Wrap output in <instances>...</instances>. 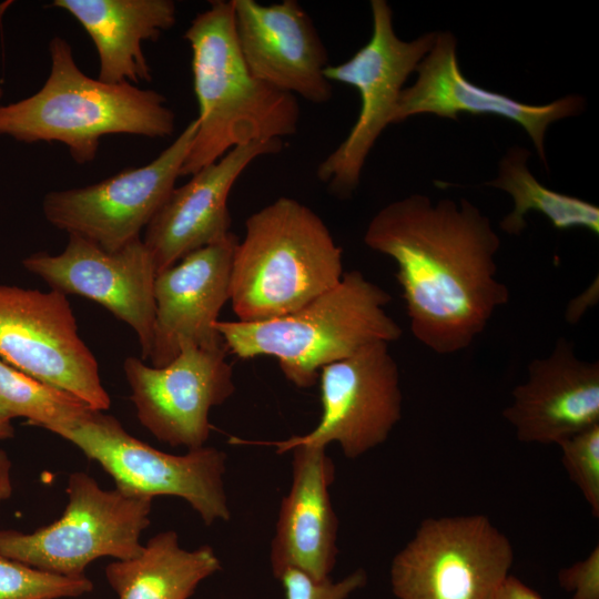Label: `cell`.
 Segmentation results:
<instances>
[{
  "mask_svg": "<svg viewBox=\"0 0 599 599\" xmlns=\"http://www.w3.org/2000/svg\"><path fill=\"white\" fill-rule=\"evenodd\" d=\"M364 243L395 262L412 333L436 354L469 347L509 301L497 278L500 238L466 199L393 201L372 217Z\"/></svg>",
  "mask_w": 599,
  "mask_h": 599,
  "instance_id": "cell-1",
  "label": "cell"
},
{
  "mask_svg": "<svg viewBox=\"0 0 599 599\" xmlns=\"http://www.w3.org/2000/svg\"><path fill=\"white\" fill-rule=\"evenodd\" d=\"M183 38L192 51L197 130L180 176L193 175L235 146L292 135L297 98L256 79L237 44L232 1L214 0Z\"/></svg>",
  "mask_w": 599,
  "mask_h": 599,
  "instance_id": "cell-2",
  "label": "cell"
},
{
  "mask_svg": "<svg viewBox=\"0 0 599 599\" xmlns=\"http://www.w3.org/2000/svg\"><path fill=\"white\" fill-rule=\"evenodd\" d=\"M50 72L34 94L0 105V135L26 143L61 142L78 164L92 162L108 134L172 135L175 114L160 92L129 82L110 84L83 73L70 43L49 42Z\"/></svg>",
  "mask_w": 599,
  "mask_h": 599,
  "instance_id": "cell-3",
  "label": "cell"
},
{
  "mask_svg": "<svg viewBox=\"0 0 599 599\" xmlns=\"http://www.w3.org/2000/svg\"><path fill=\"white\" fill-rule=\"evenodd\" d=\"M390 301L384 288L354 270L292 313L257 322L217 321L215 329L229 353L242 359L273 356L288 382L311 388L322 367L402 336L385 311Z\"/></svg>",
  "mask_w": 599,
  "mask_h": 599,
  "instance_id": "cell-4",
  "label": "cell"
},
{
  "mask_svg": "<svg viewBox=\"0 0 599 599\" xmlns=\"http://www.w3.org/2000/svg\"><path fill=\"white\" fill-rule=\"evenodd\" d=\"M343 274L342 248L323 220L282 196L245 221L232 262L230 301L237 321L275 318L332 288Z\"/></svg>",
  "mask_w": 599,
  "mask_h": 599,
  "instance_id": "cell-5",
  "label": "cell"
},
{
  "mask_svg": "<svg viewBox=\"0 0 599 599\" xmlns=\"http://www.w3.org/2000/svg\"><path fill=\"white\" fill-rule=\"evenodd\" d=\"M61 517L32 532L0 530V554L35 569L82 576L94 560L138 556L150 525L152 499L102 489L89 474L75 471L67 484Z\"/></svg>",
  "mask_w": 599,
  "mask_h": 599,
  "instance_id": "cell-6",
  "label": "cell"
},
{
  "mask_svg": "<svg viewBox=\"0 0 599 599\" xmlns=\"http://www.w3.org/2000/svg\"><path fill=\"white\" fill-rule=\"evenodd\" d=\"M54 434L97 461L125 495L180 497L207 526L231 518L223 450L203 446L184 455L167 454L130 435L114 416L95 409Z\"/></svg>",
  "mask_w": 599,
  "mask_h": 599,
  "instance_id": "cell-7",
  "label": "cell"
},
{
  "mask_svg": "<svg viewBox=\"0 0 599 599\" xmlns=\"http://www.w3.org/2000/svg\"><path fill=\"white\" fill-rule=\"evenodd\" d=\"M514 558L486 515L426 518L394 556L390 586L397 599H494Z\"/></svg>",
  "mask_w": 599,
  "mask_h": 599,
  "instance_id": "cell-8",
  "label": "cell"
},
{
  "mask_svg": "<svg viewBox=\"0 0 599 599\" xmlns=\"http://www.w3.org/2000/svg\"><path fill=\"white\" fill-rule=\"evenodd\" d=\"M373 31L368 42L347 61L326 67L325 78L352 85L361 97L357 120L345 140L321 162L316 176L339 199H349L376 140L393 118L404 84L434 44L436 32L412 41L397 37L385 0H372Z\"/></svg>",
  "mask_w": 599,
  "mask_h": 599,
  "instance_id": "cell-9",
  "label": "cell"
},
{
  "mask_svg": "<svg viewBox=\"0 0 599 599\" xmlns=\"http://www.w3.org/2000/svg\"><path fill=\"white\" fill-rule=\"evenodd\" d=\"M0 358L95 410L111 406L98 362L60 292L0 284Z\"/></svg>",
  "mask_w": 599,
  "mask_h": 599,
  "instance_id": "cell-10",
  "label": "cell"
},
{
  "mask_svg": "<svg viewBox=\"0 0 599 599\" xmlns=\"http://www.w3.org/2000/svg\"><path fill=\"white\" fill-rule=\"evenodd\" d=\"M318 380L322 415L309 433L278 441L231 443L274 446L277 454L337 443L347 458H357L383 444L402 417L399 369L386 342L322 367Z\"/></svg>",
  "mask_w": 599,
  "mask_h": 599,
  "instance_id": "cell-11",
  "label": "cell"
},
{
  "mask_svg": "<svg viewBox=\"0 0 599 599\" xmlns=\"http://www.w3.org/2000/svg\"><path fill=\"white\" fill-rule=\"evenodd\" d=\"M196 130L194 119L145 165L121 171L84 187L47 193L42 202L45 220L108 252L139 238L175 187Z\"/></svg>",
  "mask_w": 599,
  "mask_h": 599,
  "instance_id": "cell-12",
  "label": "cell"
},
{
  "mask_svg": "<svg viewBox=\"0 0 599 599\" xmlns=\"http://www.w3.org/2000/svg\"><path fill=\"white\" fill-rule=\"evenodd\" d=\"M227 353L226 346L184 344L171 363L159 368L126 357L123 370L140 424L171 447H203L211 433V409L235 390Z\"/></svg>",
  "mask_w": 599,
  "mask_h": 599,
  "instance_id": "cell-13",
  "label": "cell"
},
{
  "mask_svg": "<svg viewBox=\"0 0 599 599\" xmlns=\"http://www.w3.org/2000/svg\"><path fill=\"white\" fill-rule=\"evenodd\" d=\"M22 266L51 290L80 295L102 305L132 327L142 358H149L155 318L156 268L141 237L108 252L82 236L69 234L61 253L30 254L23 258Z\"/></svg>",
  "mask_w": 599,
  "mask_h": 599,
  "instance_id": "cell-14",
  "label": "cell"
},
{
  "mask_svg": "<svg viewBox=\"0 0 599 599\" xmlns=\"http://www.w3.org/2000/svg\"><path fill=\"white\" fill-rule=\"evenodd\" d=\"M231 1L236 41L250 72L308 102H328L333 91L324 75L327 50L301 4L295 0L272 4Z\"/></svg>",
  "mask_w": 599,
  "mask_h": 599,
  "instance_id": "cell-15",
  "label": "cell"
},
{
  "mask_svg": "<svg viewBox=\"0 0 599 599\" xmlns=\"http://www.w3.org/2000/svg\"><path fill=\"white\" fill-rule=\"evenodd\" d=\"M415 82L400 93L393 123L423 113L458 120L459 113L490 114L518 123L529 135L547 166L545 134L561 119L578 115L586 101L576 94L535 105L506 94L486 90L468 81L457 60V40L449 31L436 32L430 50L418 63Z\"/></svg>",
  "mask_w": 599,
  "mask_h": 599,
  "instance_id": "cell-16",
  "label": "cell"
},
{
  "mask_svg": "<svg viewBox=\"0 0 599 599\" xmlns=\"http://www.w3.org/2000/svg\"><path fill=\"white\" fill-rule=\"evenodd\" d=\"M234 233L196 250L160 272L154 281L155 318L149 359L153 367L171 363L184 344L226 346L215 323L230 301Z\"/></svg>",
  "mask_w": 599,
  "mask_h": 599,
  "instance_id": "cell-17",
  "label": "cell"
},
{
  "mask_svg": "<svg viewBox=\"0 0 599 599\" xmlns=\"http://www.w3.org/2000/svg\"><path fill=\"white\" fill-rule=\"evenodd\" d=\"M282 149L278 139L235 146L191 175L189 182L174 187L146 225L142 238L156 274L232 233L227 200L234 183L254 160Z\"/></svg>",
  "mask_w": 599,
  "mask_h": 599,
  "instance_id": "cell-18",
  "label": "cell"
},
{
  "mask_svg": "<svg viewBox=\"0 0 599 599\" xmlns=\"http://www.w3.org/2000/svg\"><path fill=\"white\" fill-rule=\"evenodd\" d=\"M527 369L502 412L520 441L557 445L599 424L598 361L579 358L573 343L559 337L551 353L530 361Z\"/></svg>",
  "mask_w": 599,
  "mask_h": 599,
  "instance_id": "cell-19",
  "label": "cell"
},
{
  "mask_svg": "<svg viewBox=\"0 0 599 599\" xmlns=\"http://www.w3.org/2000/svg\"><path fill=\"white\" fill-rule=\"evenodd\" d=\"M292 453V485L282 499L272 540V571L277 578L295 568L323 580L329 577L338 551V519L329 497L335 466L324 447L301 445Z\"/></svg>",
  "mask_w": 599,
  "mask_h": 599,
  "instance_id": "cell-20",
  "label": "cell"
},
{
  "mask_svg": "<svg viewBox=\"0 0 599 599\" xmlns=\"http://www.w3.org/2000/svg\"><path fill=\"white\" fill-rule=\"evenodd\" d=\"M90 35L99 57L98 79L110 84L150 82L142 42L156 41L176 21L172 0H54Z\"/></svg>",
  "mask_w": 599,
  "mask_h": 599,
  "instance_id": "cell-21",
  "label": "cell"
},
{
  "mask_svg": "<svg viewBox=\"0 0 599 599\" xmlns=\"http://www.w3.org/2000/svg\"><path fill=\"white\" fill-rule=\"evenodd\" d=\"M220 569L211 546L184 549L177 534L167 530L150 538L134 558L110 562L105 578L119 599H187Z\"/></svg>",
  "mask_w": 599,
  "mask_h": 599,
  "instance_id": "cell-22",
  "label": "cell"
},
{
  "mask_svg": "<svg viewBox=\"0 0 599 599\" xmlns=\"http://www.w3.org/2000/svg\"><path fill=\"white\" fill-rule=\"evenodd\" d=\"M530 152L521 146L509 148L499 162L498 176L485 185L507 192L514 209L500 221V229L519 235L527 226L529 212L541 213L557 230L586 229L599 234V207L582 199L548 189L529 171Z\"/></svg>",
  "mask_w": 599,
  "mask_h": 599,
  "instance_id": "cell-23",
  "label": "cell"
},
{
  "mask_svg": "<svg viewBox=\"0 0 599 599\" xmlns=\"http://www.w3.org/2000/svg\"><path fill=\"white\" fill-rule=\"evenodd\" d=\"M68 392L48 385L0 358V418H24L51 433L69 427L92 410Z\"/></svg>",
  "mask_w": 599,
  "mask_h": 599,
  "instance_id": "cell-24",
  "label": "cell"
},
{
  "mask_svg": "<svg viewBox=\"0 0 599 599\" xmlns=\"http://www.w3.org/2000/svg\"><path fill=\"white\" fill-rule=\"evenodd\" d=\"M85 576L42 571L0 554V599L75 598L93 590Z\"/></svg>",
  "mask_w": 599,
  "mask_h": 599,
  "instance_id": "cell-25",
  "label": "cell"
},
{
  "mask_svg": "<svg viewBox=\"0 0 599 599\" xmlns=\"http://www.w3.org/2000/svg\"><path fill=\"white\" fill-rule=\"evenodd\" d=\"M569 479L579 488L593 517H599V424L557 444Z\"/></svg>",
  "mask_w": 599,
  "mask_h": 599,
  "instance_id": "cell-26",
  "label": "cell"
},
{
  "mask_svg": "<svg viewBox=\"0 0 599 599\" xmlns=\"http://www.w3.org/2000/svg\"><path fill=\"white\" fill-rule=\"evenodd\" d=\"M277 579L284 588L285 599H346L366 585L367 575L359 568L342 580L333 582L329 577L316 580L302 570L287 568Z\"/></svg>",
  "mask_w": 599,
  "mask_h": 599,
  "instance_id": "cell-27",
  "label": "cell"
},
{
  "mask_svg": "<svg viewBox=\"0 0 599 599\" xmlns=\"http://www.w3.org/2000/svg\"><path fill=\"white\" fill-rule=\"evenodd\" d=\"M558 582L570 599H599V546L588 556L558 572Z\"/></svg>",
  "mask_w": 599,
  "mask_h": 599,
  "instance_id": "cell-28",
  "label": "cell"
},
{
  "mask_svg": "<svg viewBox=\"0 0 599 599\" xmlns=\"http://www.w3.org/2000/svg\"><path fill=\"white\" fill-rule=\"evenodd\" d=\"M494 599H544L515 576H508Z\"/></svg>",
  "mask_w": 599,
  "mask_h": 599,
  "instance_id": "cell-29",
  "label": "cell"
},
{
  "mask_svg": "<svg viewBox=\"0 0 599 599\" xmlns=\"http://www.w3.org/2000/svg\"><path fill=\"white\" fill-rule=\"evenodd\" d=\"M11 466L8 454L0 448V502L7 500L12 494Z\"/></svg>",
  "mask_w": 599,
  "mask_h": 599,
  "instance_id": "cell-30",
  "label": "cell"
},
{
  "mask_svg": "<svg viewBox=\"0 0 599 599\" xmlns=\"http://www.w3.org/2000/svg\"><path fill=\"white\" fill-rule=\"evenodd\" d=\"M14 436V428L11 422L0 418V441L12 438Z\"/></svg>",
  "mask_w": 599,
  "mask_h": 599,
  "instance_id": "cell-31",
  "label": "cell"
},
{
  "mask_svg": "<svg viewBox=\"0 0 599 599\" xmlns=\"http://www.w3.org/2000/svg\"><path fill=\"white\" fill-rule=\"evenodd\" d=\"M2 94H3V90H2V88L0 87V99L2 98Z\"/></svg>",
  "mask_w": 599,
  "mask_h": 599,
  "instance_id": "cell-32",
  "label": "cell"
}]
</instances>
